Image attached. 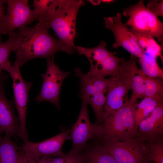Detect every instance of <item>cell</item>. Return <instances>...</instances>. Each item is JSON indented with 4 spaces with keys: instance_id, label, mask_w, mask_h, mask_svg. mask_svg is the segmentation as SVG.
Masks as SVG:
<instances>
[{
    "instance_id": "484cf974",
    "label": "cell",
    "mask_w": 163,
    "mask_h": 163,
    "mask_svg": "<svg viewBox=\"0 0 163 163\" xmlns=\"http://www.w3.org/2000/svg\"><path fill=\"white\" fill-rule=\"evenodd\" d=\"M13 51L11 39L9 36L8 40L5 42L0 41V76L1 72L4 70L8 65L11 64L9 60L10 54Z\"/></svg>"
},
{
    "instance_id": "836d02e7",
    "label": "cell",
    "mask_w": 163,
    "mask_h": 163,
    "mask_svg": "<svg viewBox=\"0 0 163 163\" xmlns=\"http://www.w3.org/2000/svg\"><path fill=\"white\" fill-rule=\"evenodd\" d=\"M79 163H86L83 159V157L82 159Z\"/></svg>"
},
{
    "instance_id": "e0dca14e",
    "label": "cell",
    "mask_w": 163,
    "mask_h": 163,
    "mask_svg": "<svg viewBox=\"0 0 163 163\" xmlns=\"http://www.w3.org/2000/svg\"><path fill=\"white\" fill-rule=\"evenodd\" d=\"M111 55L95 66L91 67L87 73L89 76L100 78L112 76L120 67L122 58Z\"/></svg>"
},
{
    "instance_id": "d6986e66",
    "label": "cell",
    "mask_w": 163,
    "mask_h": 163,
    "mask_svg": "<svg viewBox=\"0 0 163 163\" xmlns=\"http://www.w3.org/2000/svg\"><path fill=\"white\" fill-rule=\"evenodd\" d=\"M74 49L76 50L80 55L85 56L90 62L91 68L94 67L115 53L108 50L106 47V43L101 41L97 46L86 48L82 47L74 46Z\"/></svg>"
},
{
    "instance_id": "6da1fadb",
    "label": "cell",
    "mask_w": 163,
    "mask_h": 163,
    "mask_svg": "<svg viewBox=\"0 0 163 163\" xmlns=\"http://www.w3.org/2000/svg\"><path fill=\"white\" fill-rule=\"evenodd\" d=\"M49 29L45 24L38 22L33 27L20 28L9 34L13 51L16 54L14 63L21 67L35 58H51L59 51L68 53L63 44L49 34Z\"/></svg>"
},
{
    "instance_id": "1f68e13d",
    "label": "cell",
    "mask_w": 163,
    "mask_h": 163,
    "mask_svg": "<svg viewBox=\"0 0 163 163\" xmlns=\"http://www.w3.org/2000/svg\"><path fill=\"white\" fill-rule=\"evenodd\" d=\"M113 1H114L113 0H103L101 1L103 2H104L105 3H111L113 2Z\"/></svg>"
},
{
    "instance_id": "cb8c5ba5",
    "label": "cell",
    "mask_w": 163,
    "mask_h": 163,
    "mask_svg": "<svg viewBox=\"0 0 163 163\" xmlns=\"http://www.w3.org/2000/svg\"><path fill=\"white\" fill-rule=\"evenodd\" d=\"M106 92H97L94 94L87 102L90 104L96 117V123L101 125L104 120V107L105 104Z\"/></svg>"
},
{
    "instance_id": "5bb4252c",
    "label": "cell",
    "mask_w": 163,
    "mask_h": 163,
    "mask_svg": "<svg viewBox=\"0 0 163 163\" xmlns=\"http://www.w3.org/2000/svg\"><path fill=\"white\" fill-rule=\"evenodd\" d=\"M142 50V54L139 58L141 70L148 77L163 78V69L158 66L156 60L159 56L163 62L161 46L153 38Z\"/></svg>"
},
{
    "instance_id": "7a4b0ae2",
    "label": "cell",
    "mask_w": 163,
    "mask_h": 163,
    "mask_svg": "<svg viewBox=\"0 0 163 163\" xmlns=\"http://www.w3.org/2000/svg\"><path fill=\"white\" fill-rule=\"evenodd\" d=\"M84 4L82 0H54L47 13L38 20L45 22L53 30L70 54L75 53L74 42L76 37L77 14Z\"/></svg>"
},
{
    "instance_id": "8992f818",
    "label": "cell",
    "mask_w": 163,
    "mask_h": 163,
    "mask_svg": "<svg viewBox=\"0 0 163 163\" xmlns=\"http://www.w3.org/2000/svg\"><path fill=\"white\" fill-rule=\"evenodd\" d=\"M20 66L14 63L8 65L4 70L10 75L13 81V88L14 103L18 113L19 129L18 134L24 142L28 139L26 126V112L28 102V93L32 86L31 82H25L20 70Z\"/></svg>"
},
{
    "instance_id": "5b68a950",
    "label": "cell",
    "mask_w": 163,
    "mask_h": 163,
    "mask_svg": "<svg viewBox=\"0 0 163 163\" xmlns=\"http://www.w3.org/2000/svg\"><path fill=\"white\" fill-rule=\"evenodd\" d=\"M123 14L129 17L124 26L130 27V29L137 33L157 38L162 43L163 23L145 6L143 1L125 8Z\"/></svg>"
},
{
    "instance_id": "3957f363",
    "label": "cell",
    "mask_w": 163,
    "mask_h": 163,
    "mask_svg": "<svg viewBox=\"0 0 163 163\" xmlns=\"http://www.w3.org/2000/svg\"><path fill=\"white\" fill-rule=\"evenodd\" d=\"M135 104L128 102L104 119L101 124L103 134L99 139V143L113 144L137 136L138 126L135 123L133 113Z\"/></svg>"
},
{
    "instance_id": "83f0119b",
    "label": "cell",
    "mask_w": 163,
    "mask_h": 163,
    "mask_svg": "<svg viewBox=\"0 0 163 163\" xmlns=\"http://www.w3.org/2000/svg\"><path fill=\"white\" fill-rule=\"evenodd\" d=\"M81 159L80 154H64L53 157L50 163H78Z\"/></svg>"
},
{
    "instance_id": "4fadbf2b",
    "label": "cell",
    "mask_w": 163,
    "mask_h": 163,
    "mask_svg": "<svg viewBox=\"0 0 163 163\" xmlns=\"http://www.w3.org/2000/svg\"><path fill=\"white\" fill-rule=\"evenodd\" d=\"M8 77L4 74L0 76V137L3 133L11 137L18 134L19 129L18 118L14 113V103L6 97L5 82Z\"/></svg>"
},
{
    "instance_id": "f1b7e54d",
    "label": "cell",
    "mask_w": 163,
    "mask_h": 163,
    "mask_svg": "<svg viewBox=\"0 0 163 163\" xmlns=\"http://www.w3.org/2000/svg\"><path fill=\"white\" fill-rule=\"evenodd\" d=\"M20 163H50L53 157L44 156L40 158H33L24 154L20 151Z\"/></svg>"
},
{
    "instance_id": "277c9868",
    "label": "cell",
    "mask_w": 163,
    "mask_h": 163,
    "mask_svg": "<svg viewBox=\"0 0 163 163\" xmlns=\"http://www.w3.org/2000/svg\"><path fill=\"white\" fill-rule=\"evenodd\" d=\"M129 60L122 58L120 65L110 76L104 107V119L117 111L128 102L127 96L132 89L129 72Z\"/></svg>"
},
{
    "instance_id": "30bf717a",
    "label": "cell",
    "mask_w": 163,
    "mask_h": 163,
    "mask_svg": "<svg viewBox=\"0 0 163 163\" xmlns=\"http://www.w3.org/2000/svg\"><path fill=\"white\" fill-rule=\"evenodd\" d=\"M99 143L118 163L146 162L145 141L138 136L113 144Z\"/></svg>"
},
{
    "instance_id": "d4e9b609",
    "label": "cell",
    "mask_w": 163,
    "mask_h": 163,
    "mask_svg": "<svg viewBox=\"0 0 163 163\" xmlns=\"http://www.w3.org/2000/svg\"><path fill=\"white\" fill-rule=\"evenodd\" d=\"M144 97H156L163 99L162 78L148 77L145 75Z\"/></svg>"
},
{
    "instance_id": "7402d4cb",
    "label": "cell",
    "mask_w": 163,
    "mask_h": 163,
    "mask_svg": "<svg viewBox=\"0 0 163 163\" xmlns=\"http://www.w3.org/2000/svg\"><path fill=\"white\" fill-rule=\"evenodd\" d=\"M145 163H163V136L145 141Z\"/></svg>"
},
{
    "instance_id": "ac0fdd59",
    "label": "cell",
    "mask_w": 163,
    "mask_h": 163,
    "mask_svg": "<svg viewBox=\"0 0 163 163\" xmlns=\"http://www.w3.org/2000/svg\"><path fill=\"white\" fill-rule=\"evenodd\" d=\"M7 134L0 137V163H20V151L18 146Z\"/></svg>"
},
{
    "instance_id": "44dd1931",
    "label": "cell",
    "mask_w": 163,
    "mask_h": 163,
    "mask_svg": "<svg viewBox=\"0 0 163 163\" xmlns=\"http://www.w3.org/2000/svg\"><path fill=\"white\" fill-rule=\"evenodd\" d=\"M163 99L156 97H144L139 103L133 106L135 123L138 126L140 123L148 117Z\"/></svg>"
},
{
    "instance_id": "f546056e",
    "label": "cell",
    "mask_w": 163,
    "mask_h": 163,
    "mask_svg": "<svg viewBox=\"0 0 163 163\" xmlns=\"http://www.w3.org/2000/svg\"><path fill=\"white\" fill-rule=\"evenodd\" d=\"M148 9L157 17L163 16V1L158 2V1L151 0L148 3Z\"/></svg>"
},
{
    "instance_id": "8fae6325",
    "label": "cell",
    "mask_w": 163,
    "mask_h": 163,
    "mask_svg": "<svg viewBox=\"0 0 163 163\" xmlns=\"http://www.w3.org/2000/svg\"><path fill=\"white\" fill-rule=\"evenodd\" d=\"M70 132V129L63 130L57 135L37 142L27 140L23 142L21 150L26 155L33 158L61 155L64 154L62 150V146L69 139Z\"/></svg>"
},
{
    "instance_id": "2e32d148",
    "label": "cell",
    "mask_w": 163,
    "mask_h": 163,
    "mask_svg": "<svg viewBox=\"0 0 163 163\" xmlns=\"http://www.w3.org/2000/svg\"><path fill=\"white\" fill-rule=\"evenodd\" d=\"M129 60V72L132 82V91L128 103L134 104L137 99L144 97L145 75L138 67L136 56L131 55Z\"/></svg>"
},
{
    "instance_id": "ffe728a7",
    "label": "cell",
    "mask_w": 163,
    "mask_h": 163,
    "mask_svg": "<svg viewBox=\"0 0 163 163\" xmlns=\"http://www.w3.org/2000/svg\"><path fill=\"white\" fill-rule=\"evenodd\" d=\"M82 154L86 163H118L99 143L91 146Z\"/></svg>"
},
{
    "instance_id": "d6a6232c",
    "label": "cell",
    "mask_w": 163,
    "mask_h": 163,
    "mask_svg": "<svg viewBox=\"0 0 163 163\" xmlns=\"http://www.w3.org/2000/svg\"><path fill=\"white\" fill-rule=\"evenodd\" d=\"M2 35V34L1 31V26H0V41H1V36Z\"/></svg>"
},
{
    "instance_id": "ba28073f",
    "label": "cell",
    "mask_w": 163,
    "mask_h": 163,
    "mask_svg": "<svg viewBox=\"0 0 163 163\" xmlns=\"http://www.w3.org/2000/svg\"><path fill=\"white\" fill-rule=\"evenodd\" d=\"M46 59L47 68L46 73L42 74L43 82L39 94L35 100L38 103L47 101L53 104L60 110L59 97L62 82L70 74L69 72L61 70L54 62V56Z\"/></svg>"
},
{
    "instance_id": "603a6c76",
    "label": "cell",
    "mask_w": 163,
    "mask_h": 163,
    "mask_svg": "<svg viewBox=\"0 0 163 163\" xmlns=\"http://www.w3.org/2000/svg\"><path fill=\"white\" fill-rule=\"evenodd\" d=\"M75 75L78 77L80 80L79 96L82 100L87 103L92 96L98 92L94 84L93 78L83 73L78 68L75 69Z\"/></svg>"
},
{
    "instance_id": "7c38bea8",
    "label": "cell",
    "mask_w": 163,
    "mask_h": 163,
    "mask_svg": "<svg viewBox=\"0 0 163 163\" xmlns=\"http://www.w3.org/2000/svg\"><path fill=\"white\" fill-rule=\"evenodd\" d=\"M122 14L117 13L115 17L104 18L105 27L113 32L115 42L113 45V48L120 46L123 48L131 55L139 58L142 51L134 37L121 20Z\"/></svg>"
},
{
    "instance_id": "4316f807",
    "label": "cell",
    "mask_w": 163,
    "mask_h": 163,
    "mask_svg": "<svg viewBox=\"0 0 163 163\" xmlns=\"http://www.w3.org/2000/svg\"><path fill=\"white\" fill-rule=\"evenodd\" d=\"M54 0H34L32 6L38 17V20L47 13Z\"/></svg>"
},
{
    "instance_id": "9a60e30c",
    "label": "cell",
    "mask_w": 163,
    "mask_h": 163,
    "mask_svg": "<svg viewBox=\"0 0 163 163\" xmlns=\"http://www.w3.org/2000/svg\"><path fill=\"white\" fill-rule=\"evenodd\" d=\"M163 134V102H160L147 118L138 126L137 136L144 141L162 136Z\"/></svg>"
},
{
    "instance_id": "52a82bcc",
    "label": "cell",
    "mask_w": 163,
    "mask_h": 163,
    "mask_svg": "<svg viewBox=\"0 0 163 163\" xmlns=\"http://www.w3.org/2000/svg\"><path fill=\"white\" fill-rule=\"evenodd\" d=\"M82 100V106L78 118L70 129L72 143L70 154L81 153L87 143L91 139L100 138L103 134L102 125L91 123L89 119L87 106Z\"/></svg>"
},
{
    "instance_id": "4dcf8cb0",
    "label": "cell",
    "mask_w": 163,
    "mask_h": 163,
    "mask_svg": "<svg viewBox=\"0 0 163 163\" xmlns=\"http://www.w3.org/2000/svg\"><path fill=\"white\" fill-rule=\"evenodd\" d=\"M6 2V0H0V26L2 23L5 15L4 14V4Z\"/></svg>"
},
{
    "instance_id": "9c48e42d",
    "label": "cell",
    "mask_w": 163,
    "mask_h": 163,
    "mask_svg": "<svg viewBox=\"0 0 163 163\" xmlns=\"http://www.w3.org/2000/svg\"><path fill=\"white\" fill-rule=\"evenodd\" d=\"M7 12L2 21V34H9L16 29L25 27L34 21L38 20L34 9H31L27 0H7Z\"/></svg>"
}]
</instances>
